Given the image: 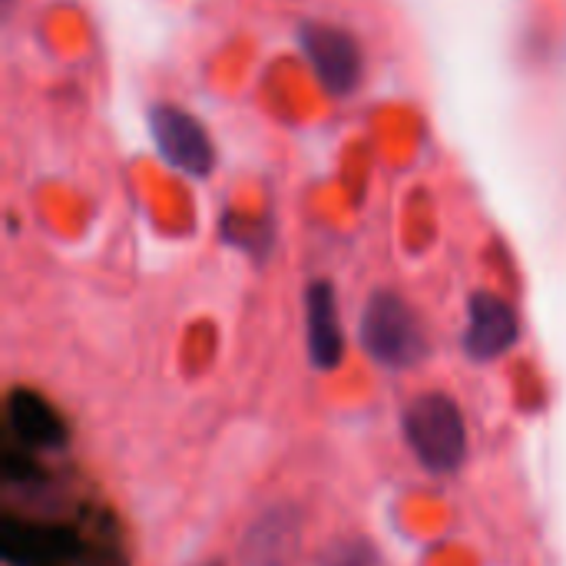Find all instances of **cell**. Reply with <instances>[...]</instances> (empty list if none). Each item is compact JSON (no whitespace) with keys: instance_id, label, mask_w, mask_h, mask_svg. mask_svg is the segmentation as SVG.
I'll list each match as a JSON object with an SVG mask.
<instances>
[{"instance_id":"7c38bea8","label":"cell","mask_w":566,"mask_h":566,"mask_svg":"<svg viewBox=\"0 0 566 566\" xmlns=\"http://www.w3.org/2000/svg\"><path fill=\"white\" fill-rule=\"evenodd\" d=\"M318 566H378V554L365 541H348L338 544Z\"/></svg>"},{"instance_id":"8992f818","label":"cell","mask_w":566,"mask_h":566,"mask_svg":"<svg viewBox=\"0 0 566 566\" xmlns=\"http://www.w3.org/2000/svg\"><path fill=\"white\" fill-rule=\"evenodd\" d=\"M521 338V322L511 302L494 292H478L468 302V332L464 352L474 361H494L507 355Z\"/></svg>"},{"instance_id":"5b68a950","label":"cell","mask_w":566,"mask_h":566,"mask_svg":"<svg viewBox=\"0 0 566 566\" xmlns=\"http://www.w3.org/2000/svg\"><path fill=\"white\" fill-rule=\"evenodd\" d=\"M149 133L163 159L189 176H209L212 169V143L206 129L176 106H153L149 109Z\"/></svg>"},{"instance_id":"9c48e42d","label":"cell","mask_w":566,"mask_h":566,"mask_svg":"<svg viewBox=\"0 0 566 566\" xmlns=\"http://www.w3.org/2000/svg\"><path fill=\"white\" fill-rule=\"evenodd\" d=\"M298 537L292 511H265L242 541V566H289L298 554Z\"/></svg>"},{"instance_id":"4fadbf2b","label":"cell","mask_w":566,"mask_h":566,"mask_svg":"<svg viewBox=\"0 0 566 566\" xmlns=\"http://www.w3.org/2000/svg\"><path fill=\"white\" fill-rule=\"evenodd\" d=\"M212 566H216V564H212Z\"/></svg>"},{"instance_id":"3957f363","label":"cell","mask_w":566,"mask_h":566,"mask_svg":"<svg viewBox=\"0 0 566 566\" xmlns=\"http://www.w3.org/2000/svg\"><path fill=\"white\" fill-rule=\"evenodd\" d=\"M83 544V531L66 524H36L17 514L0 521V557L7 566H76Z\"/></svg>"},{"instance_id":"52a82bcc","label":"cell","mask_w":566,"mask_h":566,"mask_svg":"<svg viewBox=\"0 0 566 566\" xmlns=\"http://www.w3.org/2000/svg\"><path fill=\"white\" fill-rule=\"evenodd\" d=\"M7 434L33 451H56L70 441L66 418L33 388H13L7 395Z\"/></svg>"},{"instance_id":"30bf717a","label":"cell","mask_w":566,"mask_h":566,"mask_svg":"<svg viewBox=\"0 0 566 566\" xmlns=\"http://www.w3.org/2000/svg\"><path fill=\"white\" fill-rule=\"evenodd\" d=\"M0 471H3V481H7V484H23V488H30V484H36V481H43V468H40V461L33 458V448L20 444V441L10 438V434H7V441H3Z\"/></svg>"},{"instance_id":"ba28073f","label":"cell","mask_w":566,"mask_h":566,"mask_svg":"<svg viewBox=\"0 0 566 566\" xmlns=\"http://www.w3.org/2000/svg\"><path fill=\"white\" fill-rule=\"evenodd\" d=\"M305 325H308V358L318 371H335L345 358V335L338 322V302L332 282H312L305 295Z\"/></svg>"},{"instance_id":"6da1fadb","label":"cell","mask_w":566,"mask_h":566,"mask_svg":"<svg viewBox=\"0 0 566 566\" xmlns=\"http://www.w3.org/2000/svg\"><path fill=\"white\" fill-rule=\"evenodd\" d=\"M408 448L415 451L418 464L431 474H451L468 458V428L464 415L454 398L441 391L418 395L401 418Z\"/></svg>"},{"instance_id":"7a4b0ae2","label":"cell","mask_w":566,"mask_h":566,"mask_svg":"<svg viewBox=\"0 0 566 566\" xmlns=\"http://www.w3.org/2000/svg\"><path fill=\"white\" fill-rule=\"evenodd\" d=\"M361 345L385 368H415L428 355L421 318L398 292H375L361 312Z\"/></svg>"},{"instance_id":"277c9868","label":"cell","mask_w":566,"mask_h":566,"mask_svg":"<svg viewBox=\"0 0 566 566\" xmlns=\"http://www.w3.org/2000/svg\"><path fill=\"white\" fill-rule=\"evenodd\" d=\"M298 43L308 56V63L318 70L328 93L345 96L361 80V53L352 33L332 23H305L298 30Z\"/></svg>"},{"instance_id":"8fae6325","label":"cell","mask_w":566,"mask_h":566,"mask_svg":"<svg viewBox=\"0 0 566 566\" xmlns=\"http://www.w3.org/2000/svg\"><path fill=\"white\" fill-rule=\"evenodd\" d=\"M83 537H86V544H83V557L76 566H129L113 534L99 531V534H83Z\"/></svg>"}]
</instances>
